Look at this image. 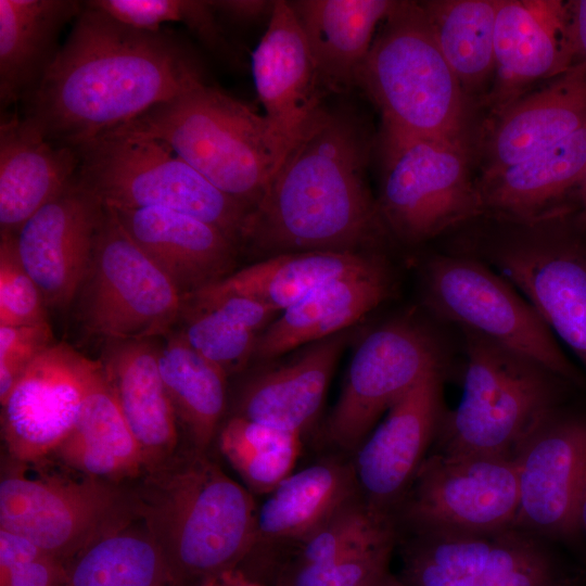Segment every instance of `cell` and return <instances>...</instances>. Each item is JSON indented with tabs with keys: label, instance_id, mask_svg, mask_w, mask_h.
<instances>
[{
	"label": "cell",
	"instance_id": "74e56055",
	"mask_svg": "<svg viewBox=\"0 0 586 586\" xmlns=\"http://www.w3.org/2000/svg\"><path fill=\"white\" fill-rule=\"evenodd\" d=\"M86 4L101 10L132 28L157 31L166 23L186 25L206 47L224 50L226 40L207 0H91Z\"/></svg>",
	"mask_w": 586,
	"mask_h": 586
},
{
	"label": "cell",
	"instance_id": "ffe728a7",
	"mask_svg": "<svg viewBox=\"0 0 586 586\" xmlns=\"http://www.w3.org/2000/svg\"><path fill=\"white\" fill-rule=\"evenodd\" d=\"M251 66L265 116L293 144L326 110L327 89L290 1L276 0Z\"/></svg>",
	"mask_w": 586,
	"mask_h": 586
},
{
	"label": "cell",
	"instance_id": "ab89813d",
	"mask_svg": "<svg viewBox=\"0 0 586 586\" xmlns=\"http://www.w3.org/2000/svg\"><path fill=\"white\" fill-rule=\"evenodd\" d=\"M394 543L291 569L270 586H378L390 574Z\"/></svg>",
	"mask_w": 586,
	"mask_h": 586
},
{
	"label": "cell",
	"instance_id": "836d02e7",
	"mask_svg": "<svg viewBox=\"0 0 586 586\" xmlns=\"http://www.w3.org/2000/svg\"><path fill=\"white\" fill-rule=\"evenodd\" d=\"M61 586H178L136 518L92 540L65 566Z\"/></svg>",
	"mask_w": 586,
	"mask_h": 586
},
{
	"label": "cell",
	"instance_id": "d590c367",
	"mask_svg": "<svg viewBox=\"0 0 586 586\" xmlns=\"http://www.w3.org/2000/svg\"><path fill=\"white\" fill-rule=\"evenodd\" d=\"M392 542L395 526L390 512L371 506L358 493L276 559L264 572L260 585L270 586L278 576L297 566L328 562Z\"/></svg>",
	"mask_w": 586,
	"mask_h": 586
},
{
	"label": "cell",
	"instance_id": "2e32d148",
	"mask_svg": "<svg viewBox=\"0 0 586 586\" xmlns=\"http://www.w3.org/2000/svg\"><path fill=\"white\" fill-rule=\"evenodd\" d=\"M513 460L519 485L514 522L559 536L579 530L586 492V421L547 417Z\"/></svg>",
	"mask_w": 586,
	"mask_h": 586
},
{
	"label": "cell",
	"instance_id": "60d3db41",
	"mask_svg": "<svg viewBox=\"0 0 586 586\" xmlns=\"http://www.w3.org/2000/svg\"><path fill=\"white\" fill-rule=\"evenodd\" d=\"M43 296L24 267L15 233L0 234V326L48 321Z\"/></svg>",
	"mask_w": 586,
	"mask_h": 586
},
{
	"label": "cell",
	"instance_id": "d4e9b609",
	"mask_svg": "<svg viewBox=\"0 0 586 586\" xmlns=\"http://www.w3.org/2000/svg\"><path fill=\"white\" fill-rule=\"evenodd\" d=\"M153 340L106 342L100 359L140 448L143 470L170 458L183 443L160 372L158 345Z\"/></svg>",
	"mask_w": 586,
	"mask_h": 586
},
{
	"label": "cell",
	"instance_id": "30bf717a",
	"mask_svg": "<svg viewBox=\"0 0 586 586\" xmlns=\"http://www.w3.org/2000/svg\"><path fill=\"white\" fill-rule=\"evenodd\" d=\"M135 518L127 483L29 479L11 460L0 481V528L33 542L63 568L92 540Z\"/></svg>",
	"mask_w": 586,
	"mask_h": 586
},
{
	"label": "cell",
	"instance_id": "f907efd6",
	"mask_svg": "<svg viewBox=\"0 0 586 586\" xmlns=\"http://www.w3.org/2000/svg\"><path fill=\"white\" fill-rule=\"evenodd\" d=\"M579 530H583L586 535V492L579 511Z\"/></svg>",
	"mask_w": 586,
	"mask_h": 586
},
{
	"label": "cell",
	"instance_id": "7dc6e473",
	"mask_svg": "<svg viewBox=\"0 0 586 586\" xmlns=\"http://www.w3.org/2000/svg\"><path fill=\"white\" fill-rule=\"evenodd\" d=\"M216 13H221L238 23L258 22L270 17L275 1L265 0H215L211 1Z\"/></svg>",
	"mask_w": 586,
	"mask_h": 586
},
{
	"label": "cell",
	"instance_id": "cb8c5ba5",
	"mask_svg": "<svg viewBox=\"0 0 586 586\" xmlns=\"http://www.w3.org/2000/svg\"><path fill=\"white\" fill-rule=\"evenodd\" d=\"M586 125V64L578 63L496 115L483 175L547 149Z\"/></svg>",
	"mask_w": 586,
	"mask_h": 586
},
{
	"label": "cell",
	"instance_id": "4316f807",
	"mask_svg": "<svg viewBox=\"0 0 586 586\" xmlns=\"http://www.w3.org/2000/svg\"><path fill=\"white\" fill-rule=\"evenodd\" d=\"M388 293V275L382 263L330 281L284 309L258 335L254 359H271L341 333L380 305Z\"/></svg>",
	"mask_w": 586,
	"mask_h": 586
},
{
	"label": "cell",
	"instance_id": "44dd1931",
	"mask_svg": "<svg viewBox=\"0 0 586 586\" xmlns=\"http://www.w3.org/2000/svg\"><path fill=\"white\" fill-rule=\"evenodd\" d=\"M358 493L352 462L336 457L293 472L257 508L253 547L237 572L257 581L276 559Z\"/></svg>",
	"mask_w": 586,
	"mask_h": 586
},
{
	"label": "cell",
	"instance_id": "4fadbf2b",
	"mask_svg": "<svg viewBox=\"0 0 586 586\" xmlns=\"http://www.w3.org/2000/svg\"><path fill=\"white\" fill-rule=\"evenodd\" d=\"M438 366L432 336L410 319L371 331L357 346L327 423L329 441L355 453L381 417Z\"/></svg>",
	"mask_w": 586,
	"mask_h": 586
},
{
	"label": "cell",
	"instance_id": "52a82bcc",
	"mask_svg": "<svg viewBox=\"0 0 586 586\" xmlns=\"http://www.w3.org/2000/svg\"><path fill=\"white\" fill-rule=\"evenodd\" d=\"M464 333L463 391L445 422L444 453L514 458L550 416L555 374L479 333Z\"/></svg>",
	"mask_w": 586,
	"mask_h": 586
},
{
	"label": "cell",
	"instance_id": "c3c4849f",
	"mask_svg": "<svg viewBox=\"0 0 586 586\" xmlns=\"http://www.w3.org/2000/svg\"><path fill=\"white\" fill-rule=\"evenodd\" d=\"M570 12L576 63L586 64V0L570 1Z\"/></svg>",
	"mask_w": 586,
	"mask_h": 586
},
{
	"label": "cell",
	"instance_id": "f546056e",
	"mask_svg": "<svg viewBox=\"0 0 586 586\" xmlns=\"http://www.w3.org/2000/svg\"><path fill=\"white\" fill-rule=\"evenodd\" d=\"M586 173V125L562 141L477 183L483 211L518 221L544 218L551 204L576 189Z\"/></svg>",
	"mask_w": 586,
	"mask_h": 586
},
{
	"label": "cell",
	"instance_id": "11a10c76",
	"mask_svg": "<svg viewBox=\"0 0 586 586\" xmlns=\"http://www.w3.org/2000/svg\"><path fill=\"white\" fill-rule=\"evenodd\" d=\"M402 584H403V583H402ZM403 586H405V585L403 584Z\"/></svg>",
	"mask_w": 586,
	"mask_h": 586
},
{
	"label": "cell",
	"instance_id": "5bb4252c",
	"mask_svg": "<svg viewBox=\"0 0 586 586\" xmlns=\"http://www.w3.org/2000/svg\"><path fill=\"white\" fill-rule=\"evenodd\" d=\"M101 367L65 343L41 353L1 402L2 440L11 460L52 456L74 429Z\"/></svg>",
	"mask_w": 586,
	"mask_h": 586
},
{
	"label": "cell",
	"instance_id": "b9f144b4",
	"mask_svg": "<svg viewBox=\"0 0 586 586\" xmlns=\"http://www.w3.org/2000/svg\"><path fill=\"white\" fill-rule=\"evenodd\" d=\"M547 557L528 539L504 532L484 573L474 586H556Z\"/></svg>",
	"mask_w": 586,
	"mask_h": 586
},
{
	"label": "cell",
	"instance_id": "8fae6325",
	"mask_svg": "<svg viewBox=\"0 0 586 586\" xmlns=\"http://www.w3.org/2000/svg\"><path fill=\"white\" fill-rule=\"evenodd\" d=\"M424 300L438 317L460 324L540 365L555 375L577 373L555 334L517 290L484 264L435 256L424 270Z\"/></svg>",
	"mask_w": 586,
	"mask_h": 586
},
{
	"label": "cell",
	"instance_id": "ba28073f",
	"mask_svg": "<svg viewBox=\"0 0 586 586\" xmlns=\"http://www.w3.org/2000/svg\"><path fill=\"white\" fill-rule=\"evenodd\" d=\"M77 318L105 342L167 335L184 300L104 205L92 259L80 285Z\"/></svg>",
	"mask_w": 586,
	"mask_h": 586
},
{
	"label": "cell",
	"instance_id": "ee69618b",
	"mask_svg": "<svg viewBox=\"0 0 586 586\" xmlns=\"http://www.w3.org/2000/svg\"><path fill=\"white\" fill-rule=\"evenodd\" d=\"M183 305L212 309L231 322L257 334H260L279 314L272 307L242 295L190 297L184 300Z\"/></svg>",
	"mask_w": 586,
	"mask_h": 586
},
{
	"label": "cell",
	"instance_id": "7a4b0ae2",
	"mask_svg": "<svg viewBox=\"0 0 586 586\" xmlns=\"http://www.w3.org/2000/svg\"><path fill=\"white\" fill-rule=\"evenodd\" d=\"M369 142L358 118L326 107L296 140L252 209L241 246L267 258L285 253H360L379 211L366 183Z\"/></svg>",
	"mask_w": 586,
	"mask_h": 586
},
{
	"label": "cell",
	"instance_id": "7bdbcfd3",
	"mask_svg": "<svg viewBox=\"0 0 586 586\" xmlns=\"http://www.w3.org/2000/svg\"><path fill=\"white\" fill-rule=\"evenodd\" d=\"M48 321L27 326H0V402L29 365L52 346Z\"/></svg>",
	"mask_w": 586,
	"mask_h": 586
},
{
	"label": "cell",
	"instance_id": "db71d44e",
	"mask_svg": "<svg viewBox=\"0 0 586 586\" xmlns=\"http://www.w3.org/2000/svg\"><path fill=\"white\" fill-rule=\"evenodd\" d=\"M556 586H563V585H559V584H557Z\"/></svg>",
	"mask_w": 586,
	"mask_h": 586
},
{
	"label": "cell",
	"instance_id": "f6af8a7d",
	"mask_svg": "<svg viewBox=\"0 0 586 586\" xmlns=\"http://www.w3.org/2000/svg\"><path fill=\"white\" fill-rule=\"evenodd\" d=\"M64 579V568L42 557L1 573V586H59Z\"/></svg>",
	"mask_w": 586,
	"mask_h": 586
},
{
	"label": "cell",
	"instance_id": "7c38bea8",
	"mask_svg": "<svg viewBox=\"0 0 586 586\" xmlns=\"http://www.w3.org/2000/svg\"><path fill=\"white\" fill-rule=\"evenodd\" d=\"M412 482L404 517L417 532H496L518 514L510 457L443 453L423 460Z\"/></svg>",
	"mask_w": 586,
	"mask_h": 586
},
{
	"label": "cell",
	"instance_id": "816d5d0a",
	"mask_svg": "<svg viewBox=\"0 0 586 586\" xmlns=\"http://www.w3.org/2000/svg\"><path fill=\"white\" fill-rule=\"evenodd\" d=\"M378 586H403L400 579L388 574Z\"/></svg>",
	"mask_w": 586,
	"mask_h": 586
},
{
	"label": "cell",
	"instance_id": "e0dca14e",
	"mask_svg": "<svg viewBox=\"0 0 586 586\" xmlns=\"http://www.w3.org/2000/svg\"><path fill=\"white\" fill-rule=\"evenodd\" d=\"M103 215L102 201L75 178L16 233L21 260L47 307L64 309L76 300Z\"/></svg>",
	"mask_w": 586,
	"mask_h": 586
},
{
	"label": "cell",
	"instance_id": "5b68a950",
	"mask_svg": "<svg viewBox=\"0 0 586 586\" xmlns=\"http://www.w3.org/2000/svg\"><path fill=\"white\" fill-rule=\"evenodd\" d=\"M383 133L464 141L467 94L443 56L421 2L396 1L358 73Z\"/></svg>",
	"mask_w": 586,
	"mask_h": 586
},
{
	"label": "cell",
	"instance_id": "d6a6232c",
	"mask_svg": "<svg viewBox=\"0 0 586 586\" xmlns=\"http://www.w3.org/2000/svg\"><path fill=\"white\" fill-rule=\"evenodd\" d=\"M158 345V367L186 444L209 450L227 407V375L178 333Z\"/></svg>",
	"mask_w": 586,
	"mask_h": 586
},
{
	"label": "cell",
	"instance_id": "8d00e7d4",
	"mask_svg": "<svg viewBox=\"0 0 586 586\" xmlns=\"http://www.w3.org/2000/svg\"><path fill=\"white\" fill-rule=\"evenodd\" d=\"M302 435L231 416L217 434L220 453L257 494H269L293 473Z\"/></svg>",
	"mask_w": 586,
	"mask_h": 586
},
{
	"label": "cell",
	"instance_id": "ac0fdd59",
	"mask_svg": "<svg viewBox=\"0 0 586 586\" xmlns=\"http://www.w3.org/2000/svg\"><path fill=\"white\" fill-rule=\"evenodd\" d=\"M494 51L488 103L497 115L534 82L577 64L570 1L498 0Z\"/></svg>",
	"mask_w": 586,
	"mask_h": 586
},
{
	"label": "cell",
	"instance_id": "4dcf8cb0",
	"mask_svg": "<svg viewBox=\"0 0 586 586\" xmlns=\"http://www.w3.org/2000/svg\"><path fill=\"white\" fill-rule=\"evenodd\" d=\"M381 262L364 252L307 251L260 259L187 298L242 295L279 313L315 289L340 278L369 270Z\"/></svg>",
	"mask_w": 586,
	"mask_h": 586
},
{
	"label": "cell",
	"instance_id": "d6986e66",
	"mask_svg": "<svg viewBox=\"0 0 586 586\" xmlns=\"http://www.w3.org/2000/svg\"><path fill=\"white\" fill-rule=\"evenodd\" d=\"M441 413L440 368L428 372L388 410L356 449L357 487L371 506L388 512L412 482Z\"/></svg>",
	"mask_w": 586,
	"mask_h": 586
},
{
	"label": "cell",
	"instance_id": "bcb514c9",
	"mask_svg": "<svg viewBox=\"0 0 586 586\" xmlns=\"http://www.w3.org/2000/svg\"><path fill=\"white\" fill-rule=\"evenodd\" d=\"M47 557L29 539L0 528V568L4 573L12 568Z\"/></svg>",
	"mask_w": 586,
	"mask_h": 586
},
{
	"label": "cell",
	"instance_id": "9c48e42d",
	"mask_svg": "<svg viewBox=\"0 0 586 586\" xmlns=\"http://www.w3.org/2000/svg\"><path fill=\"white\" fill-rule=\"evenodd\" d=\"M379 214L417 242L484 213L464 141L383 133Z\"/></svg>",
	"mask_w": 586,
	"mask_h": 586
},
{
	"label": "cell",
	"instance_id": "603a6c76",
	"mask_svg": "<svg viewBox=\"0 0 586 586\" xmlns=\"http://www.w3.org/2000/svg\"><path fill=\"white\" fill-rule=\"evenodd\" d=\"M80 152L47 139L23 115L2 116L0 124V227L17 233L43 205L76 178Z\"/></svg>",
	"mask_w": 586,
	"mask_h": 586
},
{
	"label": "cell",
	"instance_id": "8992f818",
	"mask_svg": "<svg viewBox=\"0 0 586 586\" xmlns=\"http://www.w3.org/2000/svg\"><path fill=\"white\" fill-rule=\"evenodd\" d=\"M79 152L76 178L105 206L177 211L241 246L252 208L219 190L166 143L109 132Z\"/></svg>",
	"mask_w": 586,
	"mask_h": 586
},
{
	"label": "cell",
	"instance_id": "e575fe53",
	"mask_svg": "<svg viewBox=\"0 0 586 586\" xmlns=\"http://www.w3.org/2000/svg\"><path fill=\"white\" fill-rule=\"evenodd\" d=\"M436 43L466 94L494 76L498 0L423 1Z\"/></svg>",
	"mask_w": 586,
	"mask_h": 586
},
{
	"label": "cell",
	"instance_id": "681fc988",
	"mask_svg": "<svg viewBox=\"0 0 586 586\" xmlns=\"http://www.w3.org/2000/svg\"><path fill=\"white\" fill-rule=\"evenodd\" d=\"M576 194L579 204V220L586 225V173L576 188Z\"/></svg>",
	"mask_w": 586,
	"mask_h": 586
},
{
	"label": "cell",
	"instance_id": "9f6ffc18",
	"mask_svg": "<svg viewBox=\"0 0 586 586\" xmlns=\"http://www.w3.org/2000/svg\"><path fill=\"white\" fill-rule=\"evenodd\" d=\"M59 586H61V585H59Z\"/></svg>",
	"mask_w": 586,
	"mask_h": 586
},
{
	"label": "cell",
	"instance_id": "484cf974",
	"mask_svg": "<svg viewBox=\"0 0 586 586\" xmlns=\"http://www.w3.org/2000/svg\"><path fill=\"white\" fill-rule=\"evenodd\" d=\"M346 335L314 342L293 360L247 378L235 395L232 416L302 435L322 407Z\"/></svg>",
	"mask_w": 586,
	"mask_h": 586
},
{
	"label": "cell",
	"instance_id": "277c9868",
	"mask_svg": "<svg viewBox=\"0 0 586 586\" xmlns=\"http://www.w3.org/2000/svg\"><path fill=\"white\" fill-rule=\"evenodd\" d=\"M111 132L166 143L252 209L292 146L265 115L205 81Z\"/></svg>",
	"mask_w": 586,
	"mask_h": 586
},
{
	"label": "cell",
	"instance_id": "f35d334b",
	"mask_svg": "<svg viewBox=\"0 0 586 586\" xmlns=\"http://www.w3.org/2000/svg\"><path fill=\"white\" fill-rule=\"evenodd\" d=\"M184 324L179 334L202 357L227 377L245 369L254 359L258 335L216 311L183 305Z\"/></svg>",
	"mask_w": 586,
	"mask_h": 586
},
{
	"label": "cell",
	"instance_id": "9a60e30c",
	"mask_svg": "<svg viewBox=\"0 0 586 586\" xmlns=\"http://www.w3.org/2000/svg\"><path fill=\"white\" fill-rule=\"evenodd\" d=\"M488 259L586 366V244L532 230L495 244Z\"/></svg>",
	"mask_w": 586,
	"mask_h": 586
},
{
	"label": "cell",
	"instance_id": "3957f363",
	"mask_svg": "<svg viewBox=\"0 0 586 586\" xmlns=\"http://www.w3.org/2000/svg\"><path fill=\"white\" fill-rule=\"evenodd\" d=\"M135 518L178 586H206L237 572L249 556L257 506L208 450L182 443L164 462L128 482Z\"/></svg>",
	"mask_w": 586,
	"mask_h": 586
},
{
	"label": "cell",
	"instance_id": "1f68e13d",
	"mask_svg": "<svg viewBox=\"0 0 586 586\" xmlns=\"http://www.w3.org/2000/svg\"><path fill=\"white\" fill-rule=\"evenodd\" d=\"M52 456L86 477L114 483H128L143 471L140 448L102 365L74 429Z\"/></svg>",
	"mask_w": 586,
	"mask_h": 586
},
{
	"label": "cell",
	"instance_id": "7402d4cb",
	"mask_svg": "<svg viewBox=\"0 0 586 586\" xmlns=\"http://www.w3.org/2000/svg\"><path fill=\"white\" fill-rule=\"evenodd\" d=\"M109 208L183 300L232 272L239 247L216 227L167 208Z\"/></svg>",
	"mask_w": 586,
	"mask_h": 586
},
{
	"label": "cell",
	"instance_id": "83f0119b",
	"mask_svg": "<svg viewBox=\"0 0 586 586\" xmlns=\"http://www.w3.org/2000/svg\"><path fill=\"white\" fill-rule=\"evenodd\" d=\"M326 89L345 92L357 84L379 25L393 0L290 1Z\"/></svg>",
	"mask_w": 586,
	"mask_h": 586
},
{
	"label": "cell",
	"instance_id": "6da1fadb",
	"mask_svg": "<svg viewBox=\"0 0 586 586\" xmlns=\"http://www.w3.org/2000/svg\"><path fill=\"white\" fill-rule=\"evenodd\" d=\"M204 81L175 34L132 28L84 1V9L23 116L52 142L80 150L151 107Z\"/></svg>",
	"mask_w": 586,
	"mask_h": 586
},
{
	"label": "cell",
	"instance_id": "f1b7e54d",
	"mask_svg": "<svg viewBox=\"0 0 586 586\" xmlns=\"http://www.w3.org/2000/svg\"><path fill=\"white\" fill-rule=\"evenodd\" d=\"M84 9L76 0H0V104L23 102L61 47L60 34Z\"/></svg>",
	"mask_w": 586,
	"mask_h": 586
},
{
	"label": "cell",
	"instance_id": "f5cc1de1",
	"mask_svg": "<svg viewBox=\"0 0 586 586\" xmlns=\"http://www.w3.org/2000/svg\"><path fill=\"white\" fill-rule=\"evenodd\" d=\"M206 586H216V582L215 583H212V584H208Z\"/></svg>",
	"mask_w": 586,
	"mask_h": 586
}]
</instances>
